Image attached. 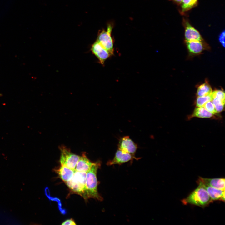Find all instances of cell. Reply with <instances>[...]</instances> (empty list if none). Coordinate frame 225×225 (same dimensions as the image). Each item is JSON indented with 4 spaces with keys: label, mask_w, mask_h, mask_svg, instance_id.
<instances>
[{
    "label": "cell",
    "mask_w": 225,
    "mask_h": 225,
    "mask_svg": "<svg viewBox=\"0 0 225 225\" xmlns=\"http://www.w3.org/2000/svg\"><path fill=\"white\" fill-rule=\"evenodd\" d=\"M76 224L72 219H67L62 223V225H75Z\"/></svg>",
    "instance_id": "obj_23"
},
{
    "label": "cell",
    "mask_w": 225,
    "mask_h": 225,
    "mask_svg": "<svg viewBox=\"0 0 225 225\" xmlns=\"http://www.w3.org/2000/svg\"><path fill=\"white\" fill-rule=\"evenodd\" d=\"M204 108L213 114L217 113L215 107L212 101L207 102L203 106Z\"/></svg>",
    "instance_id": "obj_21"
},
{
    "label": "cell",
    "mask_w": 225,
    "mask_h": 225,
    "mask_svg": "<svg viewBox=\"0 0 225 225\" xmlns=\"http://www.w3.org/2000/svg\"><path fill=\"white\" fill-rule=\"evenodd\" d=\"M60 178L65 182L70 181L72 178L75 170L66 166L61 165L56 170Z\"/></svg>",
    "instance_id": "obj_13"
},
{
    "label": "cell",
    "mask_w": 225,
    "mask_h": 225,
    "mask_svg": "<svg viewBox=\"0 0 225 225\" xmlns=\"http://www.w3.org/2000/svg\"><path fill=\"white\" fill-rule=\"evenodd\" d=\"M94 163L88 158L85 153H83L80 157L76 164L75 171L87 172Z\"/></svg>",
    "instance_id": "obj_11"
},
{
    "label": "cell",
    "mask_w": 225,
    "mask_h": 225,
    "mask_svg": "<svg viewBox=\"0 0 225 225\" xmlns=\"http://www.w3.org/2000/svg\"><path fill=\"white\" fill-rule=\"evenodd\" d=\"M186 43L188 50L192 53L195 54L200 53L203 49L202 41L192 40L186 41Z\"/></svg>",
    "instance_id": "obj_14"
},
{
    "label": "cell",
    "mask_w": 225,
    "mask_h": 225,
    "mask_svg": "<svg viewBox=\"0 0 225 225\" xmlns=\"http://www.w3.org/2000/svg\"><path fill=\"white\" fill-rule=\"evenodd\" d=\"M178 4H181L182 0H172Z\"/></svg>",
    "instance_id": "obj_24"
},
{
    "label": "cell",
    "mask_w": 225,
    "mask_h": 225,
    "mask_svg": "<svg viewBox=\"0 0 225 225\" xmlns=\"http://www.w3.org/2000/svg\"><path fill=\"white\" fill-rule=\"evenodd\" d=\"M198 187L182 202L184 205L191 204L204 207L213 202L202 183L197 182Z\"/></svg>",
    "instance_id": "obj_2"
},
{
    "label": "cell",
    "mask_w": 225,
    "mask_h": 225,
    "mask_svg": "<svg viewBox=\"0 0 225 225\" xmlns=\"http://www.w3.org/2000/svg\"><path fill=\"white\" fill-rule=\"evenodd\" d=\"M118 147V149L134 155L138 148L137 145L128 136L120 138Z\"/></svg>",
    "instance_id": "obj_8"
},
{
    "label": "cell",
    "mask_w": 225,
    "mask_h": 225,
    "mask_svg": "<svg viewBox=\"0 0 225 225\" xmlns=\"http://www.w3.org/2000/svg\"><path fill=\"white\" fill-rule=\"evenodd\" d=\"M225 31L221 33L219 36V40L220 42L223 46H225Z\"/></svg>",
    "instance_id": "obj_22"
},
{
    "label": "cell",
    "mask_w": 225,
    "mask_h": 225,
    "mask_svg": "<svg viewBox=\"0 0 225 225\" xmlns=\"http://www.w3.org/2000/svg\"><path fill=\"white\" fill-rule=\"evenodd\" d=\"M183 23L185 28L186 41L192 40L202 41V39L199 32L193 27L187 20H184Z\"/></svg>",
    "instance_id": "obj_9"
},
{
    "label": "cell",
    "mask_w": 225,
    "mask_h": 225,
    "mask_svg": "<svg viewBox=\"0 0 225 225\" xmlns=\"http://www.w3.org/2000/svg\"><path fill=\"white\" fill-rule=\"evenodd\" d=\"M212 101L213 104L217 112H222L224 107L225 100H223L217 98H213Z\"/></svg>",
    "instance_id": "obj_18"
},
{
    "label": "cell",
    "mask_w": 225,
    "mask_h": 225,
    "mask_svg": "<svg viewBox=\"0 0 225 225\" xmlns=\"http://www.w3.org/2000/svg\"><path fill=\"white\" fill-rule=\"evenodd\" d=\"M91 50L98 60L99 62L104 65L105 61L112 55L97 41L92 45Z\"/></svg>",
    "instance_id": "obj_6"
},
{
    "label": "cell",
    "mask_w": 225,
    "mask_h": 225,
    "mask_svg": "<svg viewBox=\"0 0 225 225\" xmlns=\"http://www.w3.org/2000/svg\"><path fill=\"white\" fill-rule=\"evenodd\" d=\"M211 95L212 99L214 98H217L223 100H225V93L222 90L214 91L212 92Z\"/></svg>",
    "instance_id": "obj_20"
},
{
    "label": "cell",
    "mask_w": 225,
    "mask_h": 225,
    "mask_svg": "<svg viewBox=\"0 0 225 225\" xmlns=\"http://www.w3.org/2000/svg\"><path fill=\"white\" fill-rule=\"evenodd\" d=\"M60 149L61 165L75 170L76 164L80 156L73 153L64 146H60Z\"/></svg>",
    "instance_id": "obj_5"
},
{
    "label": "cell",
    "mask_w": 225,
    "mask_h": 225,
    "mask_svg": "<svg viewBox=\"0 0 225 225\" xmlns=\"http://www.w3.org/2000/svg\"><path fill=\"white\" fill-rule=\"evenodd\" d=\"M86 174L85 172L75 171L72 178L65 182L72 192L80 195L85 199H88L86 186Z\"/></svg>",
    "instance_id": "obj_3"
},
{
    "label": "cell",
    "mask_w": 225,
    "mask_h": 225,
    "mask_svg": "<svg viewBox=\"0 0 225 225\" xmlns=\"http://www.w3.org/2000/svg\"><path fill=\"white\" fill-rule=\"evenodd\" d=\"M134 159H137L134 155L118 149L116 152L113 159L108 161L107 165L108 166L114 164L121 165Z\"/></svg>",
    "instance_id": "obj_7"
},
{
    "label": "cell",
    "mask_w": 225,
    "mask_h": 225,
    "mask_svg": "<svg viewBox=\"0 0 225 225\" xmlns=\"http://www.w3.org/2000/svg\"><path fill=\"white\" fill-rule=\"evenodd\" d=\"M2 95L1 94H0V96H2Z\"/></svg>",
    "instance_id": "obj_25"
},
{
    "label": "cell",
    "mask_w": 225,
    "mask_h": 225,
    "mask_svg": "<svg viewBox=\"0 0 225 225\" xmlns=\"http://www.w3.org/2000/svg\"><path fill=\"white\" fill-rule=\"evenodd\" d=\"M213 115L203 107H197L195 109L192 116L202 118H209L212 117Z\"/></svg>",
    "instance_id": "obj_15"
},
{
    "label": "cell",
    "mask_w": 225,
    "mask_h": 225,
    "mask_svg": "<svg viewBox=\"0 0 225 225\" xmlns=\"http://www.w3.org/2000/svg\"><path fill=\"white\" fill-rule=\"evenodd\" d=\"M202 184L212 201L219 200L224 202L225 191L219 189L203 183Z\"/></svg>",
    "instance_id": "obj_12"
},
{
    "label": "cell",
    "mask_w": 225,
    "mask_h": 225,
    "mask_svg": "<svg viewBox=\"0 0 225 225\" xmlns=\"http://www.w3.org/2000/svg\"><path fill=\"white\" fill-rule=\"evenodd\" d=\"M212 99L211 94L205 96L198 97L196 101V106L197 107H203L205 103L209 101H212Z\"/></svg>",
    "instance_id": "obj_19"
},
{
    "label": "cell",
    "mask_w": 225,
    "mask_h": 225,
    "mask_svg": "<svg viewBox=\"0 0 225 225\" xmlns=\"http://www.w3.org/2000/svg\"><path fill=\"white\" fill-rule=\"evenodd\" d=\"M198 181L202 182L204 184L225 191V182L224 178H208L200 177Z\"/></svg>",
    "instance_id": "obj_10"
},
{
    "label": "cell",
    "mask_w": 225,
    "mask_h": 225,
    "mask_svg": "<svg viewBox=\"0 0 225 225\" xmlns=\"http://www.w3.org/2000/svg\"><path fill=\"white\" fill-rule=\"evenodd\" d=\"M198 0H182L181 3V13H183L195 7Z\"/></svg>",
    "instance_id": "obj_17"
},
{
    "label": "cell",
    "mask_w": 225,
    "mask_h": 225,
    "mask_svg": "<svg viewBox=\"0 0 225 225\" xmlns=\"http://www.w3.org/2000/svg\"><path fill=\"white\" fill-rule=\"evenodd\" d=\"M100 163L99 161L94 162L87 172L86 186L88 198H91L102 201L103 198L98 190V182L97 177L98 170L100 167Z\"/></svg>",
    "instance_id": "obj_1"
},
{
    "label": "cell",
    "mask_w": 225,
    "mask_h": 225,
    "mask_svg": "<svg viewBox=\"0 0 225 225\" xmlns=\"http://www.w3.org/2000/svg\"><path fill=\"white\" fill-rule=\"evenodd\" d=\"M113 25L109 23L108 25L106 30H102L99 32L98 41L112 56L114 54V40L111 35Z\"/></svg>",
    "instance_id": "obj_4"
},
{
    "label": "cell",
    "mask_w": 225,
    "mask_h": 225,
    "mask_svg": "<svg viewBox=\"0 0 225 225\" xmlns=\"http://www.w3.org/2000/svg\"><path fill=\"white\" fill-rule=\"evenodd\" d=\"M212 92V88L208 83L206 82L200 85L198 88L197 95L198 97L208 95Z\"/></svg>",
    "instance_id": "obj_16"
}]
</instances>
